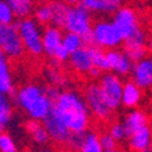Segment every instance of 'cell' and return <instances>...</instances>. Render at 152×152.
Segmentation results:
<instances>
[{"mask_svg":"<svg viewBox=\"0 0 152 152\" xmlns=\"http://www.w3.org/2000/svg\"><path fill=\"white\" fill-rule=\"evenodd\" d=\"M53 111L60 117L71 133H85L91 122V111L84 96L77 91L60 92L53 102Z\"/></svg>","mask_w":152,"mask_h":152,"instance_id":"6da1fadb","label":"cell"},{"mask_svg":"<svg viewBox=\"0 0 152 152\" xmlns=\"http://www.w3.org/2000/svg\"><path fill=\"white\" fill-rule=\"evenodd\" d=\"M14 100L30 119L44 121L53 108V102L36 84H25L15 92Z\"/></svg>","mask_w":152,"mask_h":152,"instance_id":"7a4b0ae2","label":"cell"},{"mask_svg":"<svg viewBox=\"0 0 152 152\" xmlns=\"http://www.w3.org/2000/svg\"><path fill=\"white\" fill-rule=\"evenodd\" d=\"M18 30L21 34L22 42L32 56H40L44 52L42 47V30L40 29V23L33 18H22L17 23Z\"/></svg>","mask_w":152,"mask_h":152,"instance_id":"3957f363","label":"cell"},{"mask_svg":"<svg viewBox=\"0 0 152 152\" xmlns=\"http://www.w3.org/2000/svg\"><path fill=\"white\" fill-rule=\"evenodd\" d=\"M124 41L119 34L117 26L113 21L102 19L97 21L92 28V45L100 47L103 50H113L117 48Z\"/></svg>","mask_w":152,"mask_h":152,"instance_id":"277c9868","label":"cell"},{"mask_svg":"<svg viewBox=\"0 0 152 152\" xmlns=\"http://www.w3.org/2000/svg\"><path fill=\"white\" fill-rule=\"evenodd\" d=\"M0 50L8 58L18 59L25 52L21 34L15 23H0Z\"/></svg>","mask_w":152,"mask_h":152,"instance_id":"5b68a950","label":"cell"},{"mask_svg":"<svg viewBox=\"0 0 152 152\" xmlns=\"http://www.w3.org/2000/svg\"><path fill=\"white\" fill-rule=\"evenodd\" d=\"M84 97L89 107V111L100 121H108L113 115V108L107 103L106 97L103 95L100 85L89 84L84 91Z\"/></svg>","mask_w":152,"mask_h":152,"instance_id":"8992f818","label":"cell"},{"mask_svg":"<svg viewBox=\"0 0 152 152\" xmlns=\"http://www.w3.org/2000/svg\"><path fill=\"white\" fill-rule=\"evenodd\" d=\"M92 18L84 6H73L69 7L67 18H66V23L64 29L67 32H73L77 34H81L82 37L92 32Z\"/></svg>","mask_w":152,"mask_h":152,"instance_id":"52a82bcc","label":"cell"},{"mask_svg":"<svg viewBox=\"0 0 152 152\" xmlns=\"http://www.w3.org/2000/svg\"><path fill=\"white\" fill-rule=\"evenodd\" d=\"M113 22L117 26L118 32L124 40L130 37L133 33H136L140 29L138 17L132 7H118V10L114 12Z\"/></svg>","mask_w":152,"mask_h":152,"instance_id":"ba28073f","label":"cell"},{"mask_svg":"<svg viewBox=\"0 0 152 152\" xmlns=\"http://www.w3.org/2000/svg\"><path fill=\"white\" fill-rule=\"evenodd\" d=\"M99 85L111 108L113 110L118 108L122 104V89H124V84L121 81L119 75L114 73H107L102 77Z\"/></svg>","mask_w":152,"mask_h":152,"instance_id":"9c48e42d","label":"cell"},{"mask_svg":"<svg viewBox=\"0 0 152 152\" xmlns=\"http://www.w3.org/2000/svg\"><path fill=\"white\" fill-rule=\"evenodd\" d=\"M42 125L45 126L50 138L52 141H55L56 144H66L69 140V136H70L71 132L69 130V127L66 126L63 121L60 119V117L58 115L55 111L50 113V115L42 121Z\"/></svg>","mask_w":152,"mask_h":152,"instance_id":"30bf717a","label":"cell"},{"mask_svg":"<svg viewBox=\"0 0 152 152\" xmlns=\"http://www.w3.org/2000/svg\"><path fill=\"white\" fill-rule=\"evenodd\" d=\"M132 80L141 89L152 88V56H147L136 60L132 69Z\"/></svg>","mask_w":152,"mask_h":152,"instance_id":"8fae6325","label":"cell"},{"mask_svg":"<svg viewBox=\"0 0 152 152\" xmlns=\"http://www.w3.org/2000/svg\"><path fill=\"white\" fill-rule=\"evenodd\" d=\"M107 55V62H108V70L113 71L114 74L119 75H127L132 73L133 69V60L127 56V53L125 51L119 50H108L106 52Z\"/></svg>","mask_w":152,"mask_h":152,"instance_id":"7c38bea8","label":"cell"},{"mask_svg":"<svg viewBox=\"0 0 152 152\" xmlns=\"http://www.w3.org/2000/svg\"><path fill=\"white\" fill-rule=\"evenodd\" d=\"M125 41V52L127 53V56L130 58L133 62L141 59L147 55V36L145 32L141 28L138 29L136 33L124 40Z\"/></svg>","mask_w":152,"mask_h":152,"instance_id":"4fadbf2b","label":"cell"},{"mask_svg":"<svg viewBox=\"0 0 152 152\" xmlns=\"http://www.w3.org/2000/svg\"><path fill=\"white\" fill-rule=\"evenodd\" d=\"M71 69L78 73V74H89L93 66V60H92V53H91V47H81L80 50L74 51L70 53L69 58Z\"/></svg>","mask_w":152,"mask_h":152,"instance_id":"5bb4252c","label":"cell"},{"mask_svg":"<svg viewBox=\"0 0 152 152\" xmlns=\"http://www.w3.org/2000/svg\"><path fill=\"white\" fill-rule=\"evenodd\" d=\"M129 148L133 152H144L147 149H151L152 145V130L148 125L134 130L127 137Z\"/></svg>","mask_w":152,"mask_h":152,"instance_id":"9a60e30c","label":"cell"},{"mask_svg":"<svg viewBox=\"0 0 152 152\" xmlns=\"http://www.w3.org/2000/svg\"><path fill=\"white\" fill-rule=\"evenodd\" d=\"M63 44V33L60 32L58 26H47L42 30V47H44V53L52 58L55 51Z\"/></svg>","mask_w":152,"mask_h":152,"instance_id":"2e32d148","label":"cell"},{"mask_svg":"<svg viewBox=\"0 0 152 152\" xmlns=\"http://www.w3.org/2000/svg\"><path fill=\"white\" fill-rule=\"evenodd\" d=\"M14 91V80L11 74L8 56L0 50V92L10 95Z\"/></svg>","mask_w":152,"mask_h":152,"instance_id":"e0dca14e","label":"cell"},{"mask_svg":"<svg viewBox=\"0 0 152 152\" xmlns=\"http://www.w3.org/2000/svg\"><path fill=\"white\" fill-rule=\"evenodd\" d=\"M141 100V88L133 80L124 84L122 89V104L127 108H134Z\"/></svg>","mask_w":152,"mask_h":152,"instance_id":"ac0fdd59","label":"cell"},{"mask_svg":"<svg viewBox=\"0 0 152 152\" xmlns=\"http://www.w3.org/2000/svg\"><path fill=\"white\" fill-rule=\"evenodd\" d=\"M81 4L91 14H113L119 7L114 0H84Z\"/></svg>","mask_w":152,"mask_h":152,"instance_id":"d6986e66","label":"cell"},{"mask_svg":"<svg viewBox=\"0 0 152 152\" xmlns=\"http://www.w3.org/2000/svg\"><path fill=\"white\" fill-rule=\"evenodd\" d=\"M147 124H148V118H147L144 111L137 110V108L129 111L124 119V125H125L126 132H127V137H129L134 130L145 126Z\"/></svg>","mask_w":152,"mask_h":152,"instance_id":"ffe728a7","label":"cell"},{"mask_svg":"<svg viewBox=\"0 0 152 152\" xmlns=\"http://www.w3.org/2000/svg\"><path fill=\"white\" fill-rule=\"evenodd\" d=\"M26 130L30 134V137L39 144H45L50 140V134H48L45 126L41 124V121L30 119L26 124Z\"/></svg>","mask_w":152,"mask_h":152,"instance_id":"44dd1931","label":"cell"},{"mask_svg":"<svg viewBox=\"0 0 152 152\" xmlns=\"http://www.w3.org/2000/svg\"><path fill=\"white\" fill-rule=\"evenodd\" d=\"M51 7H52V22L58 28H64L66 23V18H67L69 7L63 0H53L51 1Z\"/></svg>","mask_w":152,"mask_h":152,"instance_id":"7402d4cb","label":"cell"},{"mask_svg":"<svg viewBox=\"0 0 152 152\" xmlns=\"http://www.w3.org/2000/svg\"><path fill=\"white\" fill-rule=\"evenodd\" d=\"M12 119V104L6 93L0 92V133L8 126Z\"/></svg>","mask_w":152,"mask_h":152,"instance_id":"603a6c76","label":"cell"},{"mask_svg":"<svg viewBox=\"0 0 152 152\" xmlns=\"http://www.w3.org/2000/svg\"><path fill=\"white\" fill-rule=\"evenodd\" d=\"M102 142H100V136H97L95 132H86L80 152H103Z\"/></svg>","mask_w":152,"mask_h":152,"instance_id":"cb8c5ba5","label":"cell"},{"mask_svg":"<svg viewBox=\"0 0 152 152\" xmlns=\"http://www.w3.org/2000/svg\"><path fill=\"white\" fill-rule=\"evenodd\" d=\"M10 6L15 12V17L19 19L29 17V14L33 11V1L32 0H7Z\"/></svg>","mask_w":152,"mask_h":152,"instance_id":"d4e9b609","label":"cell"},{"mask_svg":"<svg viewBox=\"0 0 152 152\" xmlns=\"http://www.w3.org/2000/svg\"><path fill=\"white\" fill-rule=\"evenodd\" d=\"M84 44L85 41L81 34H77L73 32H67L66 34H63V45L70 53L80 50L81 47H84Z\"/></svg>","mask_w":152,"mask_h":152,"instance_id":"484cf974","label":"cell"},{"mask_svg":"<svg viewBox=\"0 0 152 152\" xmlns=\"http://www.w3.org/2000/svg\"><path fill=\"white\" fill-rule=\"evenodd\" d=\"M91 53H92L93 66L99 69L100 71H108V62H107V55L100 47H91Z\"/></svg>","mask_w":152,"mask_h":152,"instance_id":"4316f807","label":"cell"},{"mask_svg":"<svg viewBox=\"0 0 152 152\" xmlns=\"http://www.w3.org/2000/svg\"><path fill=\"white\" fill-rule=\"evenodd\" d=\"M34 19L40 25H47L52 22V7L50 4H40L34 10Z\"/></svg>","mask_w":152,"mask_h":152,"instance_id":"83f0119b","label":"cell"},{"mask_svg":"<svg viewBox=\"0 0 152 152\" xmlns=\"http://www.w3.org/2000/svg\"><path fill=\"white\" fill-rule=\"evenodd\" d=\"M15 12L7 0H0V23H14Z\"/></svg>","mask_w":152,"mask_h":152,"instance_id":"f1b7e54d","label":"cell"},{"mask_svg":"<svg viewBox=\"0 0 152 152\" xmlns=\"http://www.w3.org/2000/svg\"><path fill=\"white\" fill-rule=\"evenodd\" d=\"M0 152H18V147L12 136L1 132L0 133Z\"/></svg>","mask_w":152,"mask_h":152,"instance_id":"f546056e","label":"cell"},{"mask_svg":"<svg viewBox=\"0 0 152 152\" xmlns=\"http://www.w3.org/2000/svg\"><path fill=\"white\" fill-rule=\"evenodd\" d=\"M108 133H110L117 141H122V140L127 138V132H126V127H125L124 122H115V124H113L110 126Z\"/></svg>","mask_w":152,"mask_h":152,"instance_id":"4dcf8cb0","label":"cell"},{"mask_svg":"<svg viewBox=\"0 0 152 152\" xmlns=\"http://www.w3.org/2000/svg\"><path fill=\"white\" fill-rule=\"evenodd\" d=\"M84 138H85V133H70L66 145L73 151H80L82 144H84Z\"/></svg>","mask_w":152,"mask_h":152,"instance_id":"1f68e13d","label":"cell"},{"mask_svg":"<svg viewBox=\"0 0 152 152\" xmlns=\"http://www.w3.org/2000/svg\"><path fill=\"white\" fill-rule=\"evenodd\" d=\"M47 77H48V80L51 81V84L55 85V86H63V85L67 82L66 77H64V75L62 74V71H59L58 69H51V70H48L47 71Z\"/></svg>","mask_w":152,"mask_h":152,"instance_id":"d6a6232c","label":"cell"},{"mask_svg":"<svg viewBox=\"0 0 152 152\" xmlns=\"http://www.w3.org/2000/svg\"><path fill=\"white\" fill-rule=\"evenodd\" d=\"M100 142H102L103 149H113L117 148V140L110 134V133H104L100 136Z\"/></svg>","mask_w":152,"mask_h":152,"instance_id":"836d02e7","label":"cell"},{"mask_svg":"<svg viewBox=\"0 0 152 152\" xmlns=\"http://www.w3.org/2000/svg\"><path fill=\"white\" fill-rule=\"evenodd\" d=\"M53 60L55 62H58V63H62V62H66V60H69V58H70V52H69L66 48H64V45L62 44V45L58 48L56 51H55V53H53Z\"/></svg>","mask_w":152,"mask_h":152,"instance_id":"e575fe53","label":"cell"},{"mask_svg":"<svg viewBox=\"0 0 152 152\" xmlns=\"http://www.w3.org/2000/svg\"><path fill=\"white\" fill-rule=\"evenodd\" d=\"M44 93H45V95L48 96V97H50L52 102H55V100L58 99V96L60 95V92H59V89H58V86H55V85H52V84L44 89Z\"/></svg>","mask_w":152,"mask_h":152,"instance_id":"d590c367","label":"cell"},{"mask_svg":"<svg viewBox=\"0 0 152 152\" xmlns=\"http://www.w3.org/2000/svg\"><path fill=\"white\" fill-rule=\"evenodd\" d=\"M66 4H70V6H78V4H81L84 0H63Z\"/></svg>","mask_w":152,"mask_h":152,"instance_id":"8d00e7d4","label":"cell"},{"mask_svg":"<svg viewBox=\"0 0 152 152\" xmlns=\"http://www.w3.org/2000/svg\"><path fill=\"white\" fill-rule=\"evenodd\" d=\"M91 75H93V77H99V74H100V70L99 69H96V67H93L92 69V71L89 73Z\"/></svg>","mask_w":152,"mask_h":152,"instance_id":"74e56055","label":"cell"},{"mask_svg":"<svg viewBox=\"0 0 152 152\" xmlns=\"http://www.w3.org/2000/svg\"><path fill=\"white\" fill-rule=\"evenodd\" d=\"M103 152H121L119 149H117V148H113V149H104Z\"/></svg>","mask_w":152,"mask_h":152,"instance_id":"f35d334b","label":"cell"},{"mask_svg":"<svg viewBox=\"0 0 152 152\" xmlns=\"http://www.w3.org/2000/svg\"><path fill=\"white\" fill-rule=\"evenodd\" d=\"M114 1H115V3H117V4H118V6H119V4L125 3V1H127V0H114Z\"/></svg>","mask_w":152,"mask_h":152,"instance_id":"ab89813d","label":"cell"},{"mask_svg":"<svg viewBox=\"0 0 152 152\" xmlns=\"http://www.w3.org/2000/svg\"><path fill=\"white\" fill-rule=\"evenodd\" d=\"M148 48H149V50L152 51V39L149 40V42H148Z\"/></svg>","mask_w":152,"mask_h":152,"instance_id":"60d3db41","label":"cell"},{"mask_svg":"<svg viewBox=\"0 0 152 152\" xmlns=\"http://www.w3.org/2000/svg\"><path fill=\"white\" fill-rule=\"evenodd\" d=\"M40 152H53V151H51V149H42V151H40Z\"/></svg>","mask_w":152,"mask_h":152,"instance_id":"b9f144b4","label":"cell"},{"mask_svg":"<svg viewBox=\"0 0 152 152\" xmlns=\"http://www.w3.org/2000/svg\"><path fill=\"white\" fill-rule=\"evenodd\" d=\"M144 152H152V149H147V151H144Z\"/></svg>","mask_w":152,"mask_h":152,"instance_id":"7bdbcfd3","label":"cell"}]
</instances>
